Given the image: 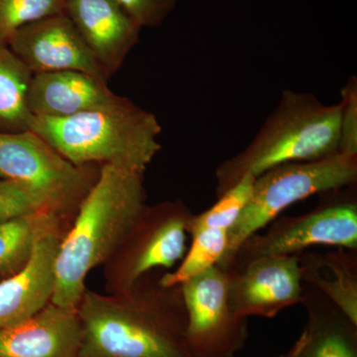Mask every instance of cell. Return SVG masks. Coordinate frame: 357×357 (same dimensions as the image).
I'll return each mask as SVG.
<instances>
[{
  "mask_svg": "<svg viewBox=\"0 0 357 357\" xmlns=\"http://www.w3.org/2000/svg\"><path fill=\"white\" fill-rule=\"evenodd\" d=\"M79 357H192L180 285L142 286L123 294L86 290L77 307Z\"/></svg>",
  "mask_w": 357,
  "mask_h": 357,
  "instance_id": "1",
  "label": "cell"
},
{
  "mask_svg": "<svg viewBox=\"0 0 357 357\" xmlns=\"http://www.w3.org/2000/svg\"><path fill=\"white\" fill-rule=\"evenodd\" d=\"M144 174L102 165L62 237L52 303L77 310L86 277L121 245L146 208Z\"/></svg>",
  "mask_w": 357,
  "mask_h": 357,
  "instance_id": "2",
  "label": "cell"
},
{
  "mask_svg": "<svg viewBox=\"0 0 357 357\" xmlns=\"http://www.w3.org/2000/svg\"><path fill=\"white\" fill-rule=\"evenodd\" d=\"M340 102L326 105L311 93L284 91L248 146L218 166V198L244 176L256 178L283 164L340 153Z\"/></svg>",
  "mask_w": 357,
  "mask_h": 357,
  "instance_id": "3",
  "label": "cell"
},
{
  "mask_svg": "<svg viewBox=\"0 0 357 357\" xmlns=\"http://www.w3.org/2000/svg\"><path fill=\"white\" fill-rule=\"evenodd\" d=\"M30 130L79 167L98 163L144 174L161 150L157 117L124 98L72 116H34Z\"/></svg>",
  "mask_w": 357,
  "mask_h": 357,
  "instance_id": "4",
  "label": "cell"
},
{
  "mask_svg": "<svg viewBox=\"0 0 357 357\" xmlns=\"http://www.w3.org/2000/svg\"><path fill=\"white\" fill-rule=\"evenodd\" d=\"M356 181L357 156L342 153L283 164L258 176L248 204L227 231V248L218 266L227 271L244 241L293 204L319 192L352 187Z\"/></svg>",
  "mask_w": 357,
  "mask_h": 357,
  "instance_id": "5",
  "label": "cell"
},
{
  "mask_svg": "<svg viewBox=\"0 0 357 357\" xmlns=\"http://www.w3.org/2000/svg\"><path fill=\"white\" fill-rule=\"evenodd\" d=\"M98 174L70 163L34 131L0 133V178L36 192L62 217L75 215Z\"/></svg>",
  "mask_w": 357,
  "mask_h": 357,
  "instance_id": "6",
  "label": "cell"
},
{
  "mask_svg": "<svg viewBox=\"0 0 357 357\" xmlns=\"http://www.w3.org/2000/svg\"><path fill=\"white\" fill-rule=\"evenodd\" d=\"M192 211L183 202L146 206L114 255L103 264L109 294L132 291L148 272L171 269L187 251L188 225Z\"/></svg>",
  "mask_w": 357,
  "mask_h": 357,
  "instance_id": "7",
  "label": "cell"
},
{
  "mask_svg": "<svg viewBox=\"0 0 357 357\" xmlns=\"http://www.w3.org/2000/svg\"><path fill=\"white\" fill-rule=\"evenodd\" d=\"M357 250L356 197L337 198L299 217L283 218L265 234L248 237L230 268L261 256L300 255L312 246Z\"/></svg>",
  "mask_w": 357,
  "mask_h": 357,
  "instance_id": "8",
  "label": "cell"
},
{
  "mask_svg": "<svg viewBox=\"0 0 357 357\" xmlns=\"http://www.w3.org/2000/svg\"><path fill=\"white\" fill-rule=\"evenodd\" d=\"M192 357H236L248 337V318L230 307L229 274L218 265L180 285Z\"/></svg>",
  "mask_w": 357,
  "mask_h": 357,
  "instance_id": "9",
  "label": "cell"
},
{
  "mask_svg": "<svg viewBox=\"0 0 357 357\" xmlns=\"http://www.w3.org/2000/svg\"><path fill=\"white\" fill-rule=\"evenodd\" d=\"M225 272L230 307L244 318H274L304 298L300 255L261 256Z\"/></svg>",
  "mask_w": 357,
  "mask_h": 357,
  "instance_id": "10",
  "label": "cell"
},
{
  "mask_svg": "<svg viewBox=\"0 0 357 357\" xmlns=\"http://www.w3.org/2000/svg\"><path fill=\"white\" fill-rule=\"evenodd\" d=\"M7 46L33 74L79 70L107 81V76L65 13L17 30Z\"/></svg>",
  "mask_w": 357,
  "mask_h": 357,
  "instance_id": "11",
  "label": "cell"
},
{
  "mask_svg": "<svg viewBox=\"0 0 357 357\" xmlns=\"http://www.w3.org/2000/svg\"><path fill=\"white\" fill-rule=\"evenodd\" d=\"M64 13L107 79L139 41L141 28L116 0H66Z\"/></svg>",
  "mask_w": 357,
  "mask_h": 357,
  "instance_id": "12",
  "label": "cell"
},
{
  "mask_svg": "<svg viewBox=\"0 0 357 357\" xmlns=\"http://www.w3.org/2000/svg\"><path fill=\"white\" fill-rule=\"evenodd\" d=\"M77 310L49 303L30 318L0 331V357H79Z\"/></svg>",
  "mask_w": 357,
  "mask_h": 357,
  "instance_id": "13",
  "label": "cell"
},
{
  "mask_svg": "<svg viewBox=\"0 0 357 357\" xmlns=\"http://www.w3.org/2000/svg\"><path fill=\"white\" fill-rule=\"evenodd\" d=\"M66 230L58 227L45 234L25 267L0 281V331L30 318L52 302L56 257Z\"/></svg>",
  "mask_w": 357,
  "mask_h": 357,
  "instance_id": "14",
  "label": "cell"
},
{
  "mask_svg": "<svg viewBox=\"0 0 357 357\" xmlns=\"http://www.w3.org/2000/svg\"><path fill=\"white\" fill-rule=\"evenodd\" d=\"M122 98L100 77L79 70H61L33 75L28 100L33 117L60 119L109 107Z\"/></svg>",
  "mask_w": 357,
  "mask_h": 357,
  "instance_id": "15",
  "label": "cell"
},
{
  "mask_svg": "<svg viewBox=\"0 0 357 357\" xmlns=\"http://www.w3.org/2000/svg\"><path fill=\"white\" fill-rule=\"evenodd\" d=\"M307 323L288 357H357V326L316 289L304 287Z\"/></svg>",
  "mask_w": 357,
  "mask_h": 357,
  "instance_id": "16",
  "label": "cell"
},
{
  "mask_svg": "<svg viewBox=\"0 0 357 357\" xmlns=\"http://www.w3.org/2000/svg\"><path fill=\"white\" fill-rule=\"evenodd\" d=\"M300 261L303 282L323 294L357 326V250L304 253Z\"/></svg>",
  "mask_w": 357,
  "mask_h": 357,
  "instance_id": "17",
  "label": "cell"
},
{
  "mask_svg": "<svg viewBox=\"0 0 357 357\" xmlns=\"http://www.w3.org/2000/svg\"><path fill=\"white\" fill-rule=\"evenodd\" d=\"M65 220L52 211H38L0 223V275L6 278L24 268L40 239L65 227Z\"/></svg>",
  "mask_w": 357,
  "mask_h": 357,
  "instance_id": "18",
  "label": "cell"
},
{
  "mask_svg": "<svg viewBox=\"0 0 357 357\" xmlns=\"http://www.w3.org/2000/svg\"><path fill=\"white\" fill-rule=\"evenodd\" d=\"M33 73L0 42V133L30 130L29 89Z\"/></svg>",
  "mask_w": 357,
  "mask_h": 357,
  "instance_id": "19",
  "label": "cell"
},
{
  "mask_svg": "<svg viewBox=\"0 0 357 357\" xmlns=\"http://www.w3.org/2000/svg\"><path fill=\"white\" fill-rule=\"evenodd\" d=\"M227 229H204L192 234V245L177 270L167 272L158 283L169 288L204 273L218 265L227 245Z\"/></svg>",
  "mask_w": 357,
  "mask_h": 357,
  "instance_id": "20",
  "label": "cell"
},
{
  "mask_svg": "<svg viewBox=\"0 0 357 357\" xmlns=\"http://www.w3.org/2000/svg\"><path fill=\"white\" fill-rule=\"evenodd\" d=\"M255 177L244 176L229 191L218 198L217 204L199 215H192L188 234H194L204 229L229 230L243 213L253 191Z\"/></svg>",
  "mask_w": 357,
  "mask_h": 357,
  "instance_id": "21",
  "label": "cell"
},
{
  "mask_svg": "<svg viewBox=\"0 0 357 357\" xmlns=\"http://www.w3.org/2000/svg\"><path fill=\"white\" fill-rule=\"evenodd\" d=\"M66 0H0V42L21 28L64 13Z\"/></svg>",
  "mask_w": 357,
  "mask_h": 357,
  "instance_id": "22",
  "label": "cell"
},
{
  "mask_svg": "<svg viewBox=\"0 0 357 357\" xmlns=\"http://www.w3.org/2000/svg\"><path fill=\"white\" fill-rule=\"evenodd\" d=\"M38 211L55 213L36 192L13 181L0 178V223Z\"/></svg>",
  "mask_w": 357,
  "mask_h": 357,
  "instance_id": "23",
  "label": "cell"
},
{
  "mask_svg": "<svg viewBox=\"0 0 357 357\" xmlns=\"http://www.w3.org/2000/svg\"><path fill=\"white\" fill-rule=\"evenodd\" d=\"M340 153L357 156V79L351 77L342 91Z\"/></svg>",
  "mask_w": 357,
  "mask_h": 357,
  "instance_id": "24",
  "label": "cell"
},
{
  "mask_svg": "<svg viewBox=\"0 0 357 357\" xmlns=\"http://www.w3.org/2000/svg\"><path fill=\"white\" fill-rule=\"evenodd\" d=\"M178 0H116L141 29L161 25L175 9Z\"/></svg>",
  "mask_w": 357,
  "mask_h": 357,
  "instance_id": "25",
  "label": "cell"
},
{
  "mask_svg": "<svg viewBox=\"0 0 357 357\" xmlns=\"http://www.w3.org/2000/svg\"><path fill=\"white\" fill-rule=\"evenodd\" d=\"M279 357H288L287 354H283V356H279Z\"/></svg>",
  "mask_w": 357,
  "mask_h": 357,
  "instance_id": "26",
  "label": "cell"
}]
</instances>
